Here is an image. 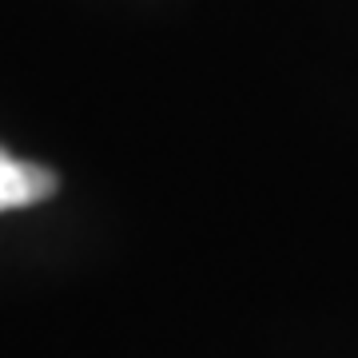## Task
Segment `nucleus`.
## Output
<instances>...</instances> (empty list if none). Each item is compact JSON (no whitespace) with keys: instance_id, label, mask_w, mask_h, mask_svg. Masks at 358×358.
Returning a JSON list of instances; mask_svg holds the SVG:
<instances>
[{"instance_id":"nucleus-1","label":"nucleus","mask_w":358,"mask_h":358,"mask_svg":"<svg viewBox=\"0 0 358 358\" xmlns=\"http://www.w3.org/2000/svg\"><path fill=\"white\" fill-rule=\"evenodd\" d=\"M56 187H60V179L52 176L48 167L16 159V155H8L4 148H0V211L44 203Z\"/></svg>"}]
</instances>
